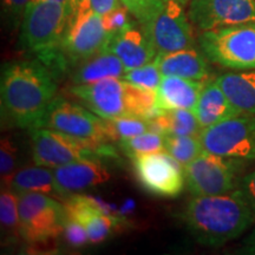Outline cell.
I'll return each mask as SVG.
<instances>
[{
	"instance_id": "28",
	"label": "cell",
	"mask_w": 255,
	"mask_h": 255,
	"mask_svg": "<svg viewBox=\"0 0 255 255\" xmlns=\"http://www.w3.org/2000/svg\"><path fill=\"white\" fill-rule=\"evenodd\" d=\"M105 127L109 141H123L148 131L149 121L135 115H126L116 119L105 120Z\"/></svg>"
},
{
	"instance_id": "3",
	"label": "cell",
	"mask_w": 255,
	"mask_h": 255,
	"mask_svg": "<svg viewBox=\"0 0 255 255\" xmlns=\"http://www.w3.org/2000/svg\"><path fill=\"white\" fill-rule=\"evenodd\" d=\"M72 12L66 5L55 1L32 0L20 24L19 41L51 71L69 68L62 50L64 34Z\"/></svg>"
},
{
	"instance_id": "9",
	"label": "cell",
	"mask_w": 255,
	"mask_h": 255,
	"mask_svg": "<svg viewBox=\"0 0 255 255\" xmlns=\"http://www.w3.org/2000/svg\"><path fill=\"white\" fill-rule=\"evenodd\" d=\"M200 139L203 149L213 154L242 161L255 159V115L242 113L206 128Z\"/></svg>"
},
{
	"instance_id": "7",
	"label": "cell",
	"mask_w": 255,
	"mask_h": 255,
	"mask_svg": "<svg viewBox=\"0 0 255 255\" xmlns=\"http://www.w3.org/2000/svg\"><path fill=\"white\" fill-rule=\"evenodd\" d=\"M245 161L203 150L184 167L186 187L193 196L221 195L238 188Z\"/></svg>"
},
{
	"instance_id": "22",
	"label": "cell",
	"mask_w": 255,
	"mask_h": 255,
	"mask_svg": "<svg viewBox=\"0 0 255 255\" xmlns=\"http://www.w3.org/2000/svg\"><path fill=\"white\" fill-rule=\"evenodd\" d=\"M215 79L239 110L255 115V70L223 73Z\"/></svg>"
},
{
	"instance_id": "29",
	"label": "cell",
	"mask_w": 255,
	"mask_h": 255,
	"mask_svg": "<svg viewBox=\"0 0 255 255\" xmlns=\"http://www.w3.org/2000/svg\"><path fill=\"white\" fill-rule=\"evenodd\" d=\"M162 78H163V76L159 71L158 66L156 65L155 60L145 64V65L129 70L122 76L123 81L131 83L136 87L152 91L157 90L162 82Z\"/></svg>"
},
{
	"instance_id": "39",
	"label": "cell",
	"mask_w": 255,
	"mask_h": 255,
	"mask_svg": "<svg viewBox=\"0 0 255 255\" xmlns=\"http://www.w3.org/2000/svg\"><path fill=\"white\" fill-rule=\"evenodd\" d=\"M83 1H85V0H71V5H72V14L75 13L76 11H77L79 6H81V4ZM72 17V15H71Z\"/></svg>"
},
{
	"instance_id": "23",
	"label": "cell",
	"mask_w": 255,
	"mask_h": 255,
	"mask_svg": "<svg viewBox=\"0 0 255 255\" xmlns=\"http://www.w3.org/2000/svg\"><path fill=\"white\" fill-rule=\"evenodd\" d=\"M5 187L15 193H41L53 197H62L56 186L53 170L43 165H33L19 169L12 175Z\"/></svg>"
},
{
	"instance_id": "25",
	"label": "cell",
	"mask_w": 255,
	"mask_h": 255,
	"mask_svg": "<svg viewBox=\"0 0 255 255\" xmlns=\"http://www.w3.org/2000/svg\"><path fill=\"white\" fill-rule=\"evenodd\" d=\"M0 222L1 232L14 240L20 237L19 219V194L8 187H2L0 194Z\"/></svg>"
},
{
	"instance_id": "31",
	"label": "cell",
	"mask_w": 255,
	"mask_h": 255,
	"mask_svg": "<svg viewBox=\"0 0 255 255\" xmlns=\"http://www.w3.org/2000/svg\"><path fill=\"white\" fill-rule=\"evenodd\" d=\"M139 24H144L157 11L163 0H121Z\"/></svg>"
},
{
	"instance_id": "24",
	"label": "cell",
	"mask_w": 255,
	"mask_h": 255,
	"mask_svg": "<svg viewBox=\"0 0 255 255\" xmlns=\"http://www.w3.org/2000/svg\"><path fill=\"white\" fill-rule=\"evenodd\" d=\"M149 130L162 135L200 136L202 128L195 111L177 109L164 111L161 116L149 121Z\"/></svg>"
},
{
	"instance_id": "8",
	"label": "cell",
	"mask_w": 255,
	"mask_h": 255,
	"mask_svg": "<svg viewBox=\"0 0 255 255\" xmlns=\"http://www.w3.org/2000/svg\"><path fill=\"white\" fill-rule=\"evenodd\" d=\"M66 213L53 196L41 193L19 194L20 237L31 245L47 244L63 234Z\"/></svg>"
},
{
	"instance_id": "27",
	"label": "cell",
	"mask_w": 255,
	"mask_h": 255,
	"mask_svg": "<svg viewBox=\"0 0 255 255\" xmlns=\"http://www.w3.org/2000/svg\"><path fill=\"white\" fill-rule=\"evenodd\" d=\"M120 148L131 159L142 155L164 150V135L155 131H148L120 141Z\"/></svg>"
},
{
	"instance_id": "33",
	"label": "cell",
	"mask_w": 255,
	"mask_h": 255,
	"mask_svg": "<svg viewBox=\"0 0 255 255\" xmlns=\"http://www.w3.org/2000/svg\"><path fill=\"white\" fill-rule=\"evenodd\" d=\"M63 234L66 241L73 247H82L87 245L88 242H90L85 228L78 221L69 218L68 215H66L65 221H64Z\"/></svg>"
},
{
	"instance_id": "5",
	"label": "cell",
	"mask_w": 255,
	"mask_h": 255,
	"mask_svg": "<svg viewBox=\"0 0 255 255\" xmlns=\"http://www.w3.org/2000/svg\"><path fill=\"white\" fill-rule=\"evenodd\" d=\"M30 131L32 157L34 163L43 167L53 169L79 159L111 155L107 143L81 139L44 127L33 128Z\"/></svg>"
},
{
	"instance_id": "2",
	"label": "cell",
	"mask_w": 255,
	"mask_h": 255,
	"mask_svg": "<svg viewBox=\"0 0 255 255\" xmlns=\"http://www.w3.org/2000/svg\"><path fill=\"white\" fill-rule=\"evenodd\" d=\"M181 219L200 245L214 248L240 238L255 222L254 213L238 188L221 195L194 196Z\"/></svg>"
},
{
	"instance_id": "40",
	"label": "cell",
	"mask_w": 255,
	"mask_h": 255,
	"mask_svg": "<svg viewBox=\"0 0 255 255\" xmlns=\"http://www.w3.org/2000/svg\"><path fill=\"white\" fill-rule=\"evenodd\" d=\"M180 1H181V2H183L184 5H187L188 2H189V0H180Z\"/></svg>"
},
{
	"instance_id": "10",
	"label": "cell",
	"mask_w": 255,
	"mask_h": 255,
	"mask_svg": "<svg viewBox=\"0 0 255 255\" xmlns=\"http://www.w3.org/2000/svg\"><path fill=\"white\" fill-rule=\"evenodd\" d=\"M180 0H163L157 11L141 26L157 53L173 52L195 45L193 24Z\"/></svg>"
},
{
	"instance_id": "1",
	"label": "cell",
	"mask_w": 255,
	"mask_h": 255,
	"mask_svg": "<svg viewBox=\"0 0 255 255\" xmlns=\"http://www.w3.org/2000/svg\"><path fill=\"white\" fill-rule=\"evenodd\" d=\"M55 73L39 59L14 60L1 68V119L21 129L39 128L55 100Z\"/></svg>"
},
{
	"instance_id": "35",
	"label": "cell",
	"mask_w": 255,
	"mask_h": 255,
	"mask_svg": "<svg viewBox=\"0 0 255 255\" xmlns=\"http://www.w3.org/2000/svg\"><path fill=\"white\" fill-rule=\"evenodd\" d=\"M238 189L240 190L255 215V170L240 178Z\"/></svg>"
},
{
	"instance_id": "14",
	"label": "cell",
	"mask_w": 255,
	"mask_h": 255,
	"mask_svg": "<svg viewBox=\"0 0 255 255\" xmlns=\"http://www.w3.org/2000/svg\"><path fill=\"white\" fill-rule=\"evenodd\" d=\"M188 17L200 31L255 23V0H189Z\"/></svg>"
},
{
	"instance_id": "6",
	"label": "cell",
	"mask_w": 255,
	"mask_h": 255,
	"mask_svg": "<svg viewBox=\"0 0 255 255\" xmlns=\"http://www.w3.org/2000/svg\"><path fill=\"white\" fill-rule=\"evenodd\" d=\"M113 37L103 15L96 13L85 0L72 14L64 34L62 50L66 63L69 66H78L107 49Z\"/></svg>"
},
{
	"instance_id": "37",
	"label": "cell",
	"mask_w": 255,
	"mask_h": 255,
	"mask_svg": "<svg viewBox=\"0 0 255 255\" xmlns=\"http://www.w3.org/2000/svg\"><path fill=\"white\" fill-rule=\"evenodd\" d=\"M241 253L255 255V229L251 233V235L245 240L244 247L241 248Z\"/></svg>"
},
{
	"instance_id": "17",
	"label": "cell",
	"mask_w": 255,
	"mask_h": 255,
	"mask_svg": "<svg viewBox=\"0 0 255 255\" xmlns=\"http://www.w3.org/2000/svg\"><path fill=\"white\" fill-rule=\"evenodd\" d=\"M107 49L122 60L126 71L152 62L157 51L141 24L129 23L111 38Z\"/></svg>"
},
{
	"instance_id": "18",
	"label": "cell",
	"mask_w": 255,
	"mask_h": 255,
	"mask_svg": "<svg viewBox=\"0 0 255 255\" xmlns=\"http://www.w3.org/2000/svg\"><path fill=\"white\" fill-rule=\"evenodd\" d=\"M154 60L162 76H177L200 82H206L209 78V60L196 47L157 53Z\"/></svg>"
},
{
	"instance_id": "34",
	"label": "cell",
	"mask_w": 255,
	"mask_h": 255,
	"mask_svg": "<svg viewBox=\"0 0 255 255\" xmlns=\"http://www.w3.org/2000/svg\"><path fill=\"white\" fill-rule=\"evenodd\" d=\"M130 12L126 6H121V7L116 8L115 11L110 12L109 14L103 15L104 24L107 26L108 31L111 34H116L117 32H120L122 28L127 26L128 24L131 23V19H130Z\"/></svg>"
},
{
	"instance_id": "26",
	"label": "cell",
	"mask_w": 255,
	"mask_h": 255,
	"mask_svg": "<svg viewBox=\"0 0 255 255\" xmlns=\"http://www.w3.org/2000/svg\"><path fill=\"white\" fill-rule=\"evenodd\" d=\"M164 150L184 168L205 149L200 136L164 135Z\"/></svg>"
},
{
	"instance_id": "11",
	"label": "cell",
	"mask_w": 255,
	"mask_h": 255,
	"mask_svg": "<svg viewBox=\"0 0 255 255\" xmlns=\"http://www.w3.org/2000/svg\"><path fill=\"white\" fill-rule=\"evenodd\" d=\"M40 127L96 143L109 141L104 119L62 97H55Z\"/></svg>"
},
{
	"instance_id": "20",
	"label": "cell",
	"mask_w": 255,
	"mask_h": 255,
	"mask_svg": "<svg viewBox=\"0 0 255 255\" xmlns=\"http://www.w3.org/2000/svg\"><path fill=\"white\" fill-rule=\"evenodd\" d=\"M194 111L202 130L242 114V111L229 101L216 79L205 83Z\"/></svg>"
},
{
	"instance_id": "38",
	"label": "cell",
	"mask_w": 255,
	"mask_h": 255,
	"mask_svg": "<svg viewBox=\"0 0 255 255\" xmlns=\"http://www.w3.org/2000/svg\"><path fill=\"white\" fill-rule=\"evenodd\" d=\"M43 1H55V2H59V4L66 5L68 7L71 9L72 12V5H71V0H43Z\"/></svg>"
},
{
	"instance_id": "30",
	"label": "cell",
	"mask_w": 255,
	"mask_h": 255,
	"mask_svg": "<svg viewBox=\"0 0 255 255\" xmlns=\"http://www.w3.org/2000/svg\"><path fill=\"white\" fill-rule=\"evenodd\" d=\"M18 161V148L8 137H2L0 144V175L2 186L8 183L9 178L14 173Z\"/></svg>"
},
{
	"instance_id": "15",
	"label": "cell",
	"mask_w": 255,
	"mask_h": 255,
	"mask_svg": "<svg viewBox=\"0 0 255 255\" xmlns=\"http://www.w3.org/2000/svg\"><path fill=\"white\" fill-rule=\"evenodd\" d=\"M64 208L69 218L78 221L85 228L91 244L103 242L121 223L119 218L87 196L71 195L64 203Z\"/></svg>"
},
{
	"instance_id": "36",
	"label": "cell",
	"mask_w": 255,
	"mask_h": 255,
	"mask_svg": "<svg viewBox=\"0 0 255 255\" xmlns=\"http://www.w3.org/2000/svg\"><path fill=\"white\" fill-rule=\"evenodd\" d=\"M88 1L96 13L101 15L109 14L110 12L122 6L121 0H88Z\"/></svg>"
},
{
	"instance_id": "12",
	"label": "cell",
	"mask_w": 255,
	"mask_h": 255,
	"mask_svg": "<svg viewBox=\"0 0 255 255\" xmlns=\"http://www.w3.org/2000/svg\"><path fill=\"white\" fill-rule=\"evenodd\" d=\"M68 92L104 120L133 115L131 84L122 78H107L88 84H73Z\"/></svg>"
},
{
	"instance_id": "21",
	"label": "cell",
	"mask_w": 255,
	"mask_h": 255,
	"mask_svg": "<svg viewBox=\"0 0 255 255\" xmlns=\"http://www.w3.org/2000/svg\"><path fill=\"white\" fill-rule=\"evenodd\" d=\"M126 72L122 60L109 49H104L76 66L71 81L73 84H88L107 78H122Z\"/></svg>"
},
{
	"instance_id": "13",
	"label": "cell",
	"mask_w": 255,
	"mask_h": 255,
	"mask_svg": "<svg viewBox=\"0 0 255 255\" xmlns=\"http://www.w3.org/2000/svg\"><path fill=\"white\" fill-rule=\"evenodd\" d=\"M132 162L137 180L150 194L176 197L183 191L184 168L165 150L142 155Z\"/></svg>"
},
{
	"instance_id": "32",
	"label": "cell",
	"mask_w": 255,
	"mask_h": 255,
	"mask_svg": "<svg viewBox=\"0 0 255 255\" xmlns=\"http://www.w3.org/2000/svg\"><path fill=\"white\" fill-rule=\"evenodd\" d=\"M32 0H1V13L11 27L20 26L24 13Z\"/></svg>"
},
{
	"instance_id": "19",
	"label": "cell",
	"mask_w": 255,
	"mask_h": 255,
	"mask_svg": "<svg viewBox=\"0 0 255 255\" xmlns=\"http://www.w3.org/2000/svg\"><path fill=\"white\" fill-rule=\"evenodd\" d=\"M205 83L177 76H163L156 90V107L162 111L177 109L194 111Z\"/></svg>"
},
{
	"instance_id": "4",
	"label": "cell",
	"mask_w": 255,
	"mask_h": 255,
	"mask_svg": "<svg viewBox=\"0 0 255 255\" xmlns=\"http://www.w3.org/2000/svg\"><path fill=\"white\" fill-rule=\"evenodd\" d=\"M199 46L209 62L234 71L255 70V23L200 33Z\"/></svg>"
},
{
	"instance_id": "16",
	"label": "cell",
	"mask_w": 255,
	"mask_h": 255,
	"mask_svg": "<svg viewBox=\"0 0 255 255\" xmlns=\"http://www.w3.org/2000/svg\"><path fill=\"white\" fill-rule=\"evenodd\" d=\"M56 186L60 195H72L110 180L111 174L98 157L84 158L53 168Z\"/></svg>"
}]
</instances>
